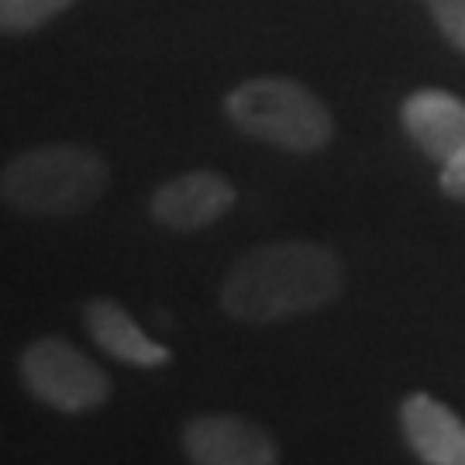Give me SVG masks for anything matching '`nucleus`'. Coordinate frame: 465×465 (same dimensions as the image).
I'll return each instance as SVG.
<instances>
[{"label":"nucleus","mask_w":465,"mask_h":465,"mask_svg":"<svg viewBox=\"0 0 465 465\" xmlns=\"http://www.w3.org/2000/svg\"><path fill=\"white\" fill-rule=\"evenodd\" d=\"M345 290V266L317 242H269L245 252L221 282L224 314L272 324L331 303Z\"/></svg>","instance_id":"nucleus-1"},{"label":"nucleus","mask_w":465,"mask_h":465,"mask_svg":"<svg viewBox=\"0 0 465 465\" xmlns=\"http://www.w3.org/2000/svg\"><path fill=\"white\" fill-rule=\"evenodd\" d=\"M107 180L111 169L100 152L86 145H42L4 166L0 193L21 214L66 217L90 211L104 197Z\"/></svg>","instance_id":"nucleus-2"},{"label":"nucleus","mask_w":465,"mask_h":465,"mask_svg":"<svg viewBox=\"0 0 465 465\" xmlns=\"http://www.w3.org/2000/svg\"><path fill=\"white\" fill-rule=\"evenodd\" d=\"M228 117L238 132L255 142H266L282 152H317L331 142V111L297 80L286 76H255L234 86L228 100Z\"/></svg>","instance_id":"nucleus-3"},{"label":"nucleus","mask_w":465,"mask_h":465,"mask_svg":"<svg viewBox=\"0 0 465 465\" xmlns=\"http://www.w3.org/2000/svg\"><path fill=\"white\" fill-rule=\"evenodd\" d=\"M21 382L63 414H84L111 397L107 372L63 338H42L21 355Z\"/></svg>","instance_id":"nucleus-4"},{"label":"nucleus","mask_w":465,"mask_h":465,"mask_svg":"<svg viewBox=\"0 0 465 465\" xmlns=\"http://www.w3.org/2000/svg\"><path fill=\"white\" fill-rule=\"evenodd\" d=\"M183 451L197 465H272L280 449L255 420L234 414H207L186 420Z\"/></svg>","instance_id":"nucleus-5"},{"label":"nucleus","mask_w":465,"mask_h":465,"mask_svg":"<svg viewBox=\"0 0 465 465\" xmlns=\"http://www.w3.org/2000/svg\"><path fill=\"white\" fill-rule=\"evenodd\" d=\"M234 207V186L214 169H193L152 193V217L173 232H200Z\"/></svg>","instance_id":"nucleus-6"},{"label":"nucleus","mask_w":465,"mask_h":465,"mask_svg":"<svg viewBox=\"0 0 465 465\" xmlns=\"http://www.w3.org/2000/svg\"><path fill=\"white\" fill-rule=\"evenodd\" d=\"M400 121L434 163H445L465 145V100L449 90H414L400 107Z\"/></svg>","instance_id":"nucleus-7"},{"label":"nucleus","mask_w":465,"mask_h":465,"mask_svg":"<svg viewBox=\"0 0 465 465\" xmlns=\"http://www.w3.org/2000/svg\"><path fill=\"white\" fill-rule=\"evenodd\" d=\"M407 445L431 465H465V424L441 400L411 393L400 407Z\"/></svg>","instance_id":"nucleus-8"},{"label":"nucleus","mask_w":465,"mask_h":465,"mask_svg":"<svg viewBox=\"0 0 465 465\" xmlns=\"http://www.w3.org/2000/svg\"><path fill=\"white\" fill-rule=\"evenodd\" d=\"M86 331L111 359L134 369H163L173 362V351L134 324V317L117 303V300H90L84 311Z\"/></svg>","instance_id":"nucleus-9"},{"label":"nucleus","mask_w":465,"mask_h":465,"mask_svg":"<svg viewBox=\"0 0 465 465\" xmlns=\"http://www.w3.org/2000/svg\"><path fill=\"white\" fill-rule=\"evenodd\" d=\"M76 0H0V25L7 35H28L69 11Z\"/></svg>","instance_id":"nucleus-10"},{"label":"nucleus","mask_w":465,"mask_h":465,"mask_svg":"<svg viewBox=\"0 0 465 465\" xmlns=\"http://www.w3.org/2000/svg\"><path fill=\"white\" fill-rule=\"evenodd\" d=\"M451 45L465 52V0H424Z\"/></svg>","instance_id":"nucleus-11"},{"label":"nucleus","mask_w":465,"mask_h":465,"mask_svg":"<svg viewBox=\"0 0 465 465\" xmlns=\"http://www.w3.org/2000/svg\"><path fill=\"white\" fill-rule=\"evenodd\" d=\"M441 190H445V197L465 203V145L441 163Z\"/></svg>","instance_id":"nucleus-12"}]
</instances>
